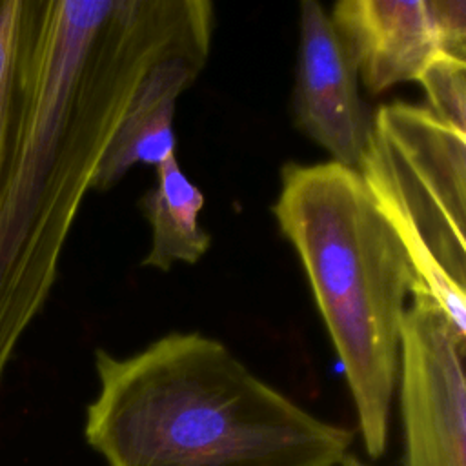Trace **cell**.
Listing matches in <instances>:
<instances>
[{"label":"cell","mask_w":466,"mask_h":466,"mask_svg":"<svg viewBox=\"0 0 466 466\" xmlns=\"http://www.w3.org/2000/svg\"><path fill=\"white\" fill-rule=\"evenodd\" d=\"M208 0H29L0 182V380L116 129L160 62L211 49Z\"/></svg>","instance_id":"cell-1"},{"label":"cell","mask_w":466,"mask_h":466,"mask_svg":"<svg viewBox=\"0 0 466 466\" xmlns=\"http://www.w3.org/2000/svg\"><path fill=\"white\" fill-rule=\"evenodd\" d=\"M95 370L84 435L107 466H339L353 442L198 331L96 350Z\"/></svg>","instance_id":"cell-2"},{"label":"cell","mask_w":466,"mask_h":466,"mask_svg":"<svg viewBox=\"0 0 466 466\" xmlns=\"http://www.w3.org/2000/svg\"><path fill=\"white\" fill-rule=\"evenodd\" d=\"M339 355L371 459L388 442L413 269L357 169L288 162L273 204Z\"/></svg>","instance_id":"cell-3"},{"label":"cell","mask_w":466,"mask_h":466,"mask_svg":"<svg viewBox=\"0 0 466 466\" xmlns=\"http://www.w3.org/2000/svg\"><path fill=\"white\" fill-rule=\"evenodd\" d=\"M426 291L466 348V129L428 106L382 104L357 167Z\"/></svg>","instance_id":"cell-4"},{"label":"cell","mask_w":466,"mask_h":466,"mask_svg":"<svg viewBox=\"0 0 466 466\" xmlns=\"http://www.w3.org/2000/svg\"><path fill=\"white\" fill-rule=\"evenodd\" d=\"M400 328V466H464V346L426 291H413Z\"/></svg>","instance_id":"cell-5"},{"label":"cell","mask_w":466,"mask_h":466,"mask_svg":"<svg viewBox=\"0 0 466 466\" xmlns=\"http://www.w3.org/2000/svg\"><path fill=\"white\" fill-rule=\"evenodd\" d=\"M329 20L373 95L417 82L441 53L466 58L464 0H340Z\"/></svg>","instance_id":"cell-6"},{"label":"cell","mask_w":466,"mask_h":466,"mask_svg":"<svg viewBox=\"0 0 466 466\" xmlns=\"http://www.w3.org/2000/svg\"><path fill=\"white\" fill-rule=\"evenodd\" d=\"M355 66L329 15L315 0L299 4V51L291 95L297 127L322 146L331 162L357 169L371 115L357 86Z\"/></svg>","instance_id":"cell-7"},{"label":"cell","mask_w":466,"mask_h":466,"mask_svg":"<svg viewBox=\"0 0 466 466\" xmlns=\"http://www.w3.org/2000/svg\"><path fill=\"white\" fill-rule=\"evenodd\" d=\"M211 49L160 62L138 87L95 175L93 189H111L133 166H158L177 153L173 118L178 96L204 71Z\"/></svg>","instance_id":"cell-8"},{"label":"cell","mask_w":466,"mask_h":466,"mask_svg":"<svg viewBox=\"0 0 466 466\" xmlns=\"http://www.w3.org/2000/svg\"><path fill=\"white\" fill-rule=\"evenodd\" d=\"M140 208L153 233L142 266L169 271L178 262L195 264L208 253L211 235L198 224L204 195L182 171L177 153L157 166L155 184Z\"/></svg>","instance_id":"cell-9"},{"label":"cell","mask_w":466,"mask_h":466,"mask_svg":"<svg viewBox=\"0 0 466 466\" xmlns=\"http://www.w3.org/2000/svg\"><path fill=\"white\" fill-rule=\"evenodd\" d=\"M29 0H0V182L15 131Z\"/></svg>","instance_id":"cell-10"},{"label":"cell","mask_w":466,"mask_h":466,"mask_svg":"<svg viewBox=\"0 0 466 466\" xmlns=\"http://www.w3.org/2000/svg\"><path fill=\"white\" fill-rule=\"evenodd\" d=\"M417 82L435 115L466 129V58L441 53Z\"/></svg>","instance_id":"cell-11"},{"label":"cell","mask_w":466,"mask_h":466,"mask_svg":"<svg viewBox=\"0 0 466 466\" xmlns=\"http://www.w3.org/2000/svg\"><path fill=\"white\" fill-rule=\"evenodd\" d=\"M339 466H370V464H366V462H362L357 455H353V453H348L342 461H340V464Z\"/></svg>","instance_id":"cell-12"}]
</instances>
